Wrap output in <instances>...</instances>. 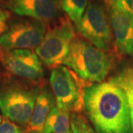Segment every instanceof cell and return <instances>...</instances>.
<instances>
[{
    "instance_id": "obj_1",
    "label": "cell",
    "mask_w": 133,
    "mask_h": 133,
    "mask_svg": "<svg viewBox=\"0 0 133 133\" xmlns=\"http://www.w3.org/2000/svg\"><path fill=\"white\" fill-rule=\"evenodd\" d=\"M84 110L96 133H132L127 96L109 80L86 87Z\"/></svg>"
},
{
    "instance_id": "obj_2",
    "label": "cell",
    "mask_w": 133,
    "mask_h": 133,
    "mask_svg": "<svg viewBox=\"0 0 133 133\" xmlns=\"http://www.w3.org/2000/svg\"><path fill=\"white\" fill-rule=\"evenodd\" d=\"M119 61L115 52L98 48L77 33L63 64L90 85L104 81Z\"/></svg>"
},
{
    "instance_id": "obj_3",
    "label": "cell",
    "mask_w": 133,
    "mask_h": 133,
    "mask_svg": "<svg viewBox=\"0 0 133 133\" xmlns=\"http://www.w3.org/2000/svg\"><path fill=\"white\" fill-rule=\"evenodd\" d=\"M0 84V109L4 118L27 127L33 114L42 82L5 77Z\"/></svg>"
},
{
    "instance_id": "obj_4",
    "label": "cell",
    "mask_w": 133,
    "mask_h": 133,
    "mask_svg": "<svg viewBox=\"0 0 133 133\" xmlns=\"http://www.w3.org/2000/svg\"><path fill=\"white\" fill-rule=\"evenodd\" d=\"M76 35L75 26L66 15L49 24L42 42L36 48L42 63L52 70L62 65Z\"/></svg>"
},
{
    "instance_id": "obj_5",
    "label": "cell",
    "mask_w": 133,
    "mask_h": 133,
    "mask_svg": "<svg viewBox=\"0 0 133 133\" xmlns=\"http://www.w3.org/2000/svg\"><path fill=\"white\" fill-rule=\"evenodd\" d=\"M75 29L78 35L94 46L117 55L105 4L91 0Z\"/></svg>"
},
{
    "instance_id": "obj_6",
    "label": "cell",
    "mask_w": 133,
    "mask_h": 133,
    "mask_svg": "<svg viewBox=\"0 0 133 133\" xmlns=\"http://www.w3.org/2000/svg\"><path fill=\"white\" fill-rule=\"evenodd\" d=\"M50 85L56 99V107L70 112L84 110V89L89 86L65 65L52 70Z\"/></svg>"
},
{
    "instance_id": "obj_7",
    "label": "cell",
    "mask_w": 133,
    "mask_h": 133,
    "mask_svg": "<svg viewBox=\"0 0 133 133\" xmlns=\"http://www.w3.org/2000/svg\"><path fill=\"white\" fill-rule=\"evenodd\" d=\"M0 65L5 70L3 77L14 76L36 82L44 81L42 63L32 50H7L0 46Z\"/></svg>"
},
{
    "instance_id": "obj_8",
    "label": "cell",
    "mask_w": 133,
    "mask_h": 133,
    "mask_svg": "<svg viewBox=\"0 0 133 133\" xmlns=\"http://www.w3.org/2000/svg\"><path fill=\"white\" fill-rule=\"evenodd\" d=\"M48 24L36 19H21L9 25L0 36V46L7 50H33L41 44L48 30Z\"/></svg>"
},
{
    "instance_id": "obj_9",
    "label": "cell",
    "mask_w": 133,
    "mask_h": 133,
    "mask_svg": "<svg viewBox=\"0 0 133 133\" xmlns=\"http://www.w3.org/2000/svg\"><path fill=\"white\" fill-rule=\"evenodd\" d=\"M104 4L117 55L120 60L125 56L133 57V15L119 8L112 0H104Z\"/></svg>"
},
{
    "instance_id": "obj_10",
    "label": "cell",
    "mask_w": 133,
    "mask_h": 133,
    "mask_svg": "<svg viewBox=\"0 0 133 133\" xmlns=\"http://www.w3.org/2000/svg\"><path fill=\"white\" fill-rule=\"evenodd\" d=\"M6 7L16 14L28 16L48 25L63 16L61 0H7Z\"/></svg>"
},
{
    "instance_id": "obj_11",
    "label": "cell",
    "mask_w": 133,
    "mask_h": 133,
    "mask_svg": "<svg viewBox=\"0 0 133 133\" xmlns=\"http://www.w3.org/2000/svg\"><path fill=\"white\" fill-rule=\"evenodd\" d=\"M56 105L52 89L44 81L41 85L37 99L34 106L33 114L27 127L25 133H43L46 120L49 113Z\"/></svg>"
},
{
    "instance_id": "obj_12",
    "label": "cell",
    "mask_w": 133,
    "mask_h": 133,
    "mask_svg": "<svg viewBox=\"0 0 133 133\" xmlns=\"http://www.w3.org/2000/svg\"><path fill=\"white\" fill-rule=\"evenodd\" d=\"M108 80L120 87L127 96L133 133V62L121 66Z\"/></svg>"
},
{
    "instance_id": "obj_13",
    "label": "cell",
    "mask_w": 133,
    "mask_h": 133,
    "mask_svg": "<svg viewBox=\"0 0 133 133\" xmlns=\"http://www.w3.org/2000/svg\"><path fill=\"white\" fill-rule=\"evenodd\" d=\"M43 133H71L70 112L56 105L48 115Z\"/></svg>"
},
{
    "instance_id": "obj_14",
    "label": "cell",
    "mask_w": 133,
    "mask_h": 133,
    "mask_svg": "<svg viewBox=\"0 0 133 133\" xmlns=\"http://www.w3.org/2000/svg\"><path fill=\"white\" fill-rule=\"evenodd\" d=\"M89 4V0H61L62 10L76 25L79 22Z\"/></svg>"
},
{
    "instance_id": "obj_15",
    "label": "cell",
    "mask_w": 133,
    "mask_h": 133,
    "mask_svg": "<svg viewBox=\"0 0 133 133\" xmlns=\"http://www.w3.org/2000/svg\"><path fill=\"white\" fill-rule=\"evenodd\" d=\"M71 133H96L90 122L82 112L71 114Z\"/></svg>"
},
{
    "instance_id": "obj_16",
    "label": "cell",
    "mask_w": 133,
    "mask_h": 133,
    "mask_svg": "<svg viewBox=\"0 0 133 133\" xmlns=\"http://www.w3.org/2000/svg\"><path fill=\"white\" fill-rule=\"evenodd\" d=\"M0 133H25L22 127L11 121L9 119L4 118L0 123Z\"/></svg>"
},
{
    "instance_id": "obj_17",
    "label": "cell",
    "mask_w": 133,
    "mask_h": 133,
    "mask_svg": "<svg viewBox=\"0 0 133 133\" xmlns=\"http://www.w3.org/2000/svg\"><path fill=\"white\" fill-rule=\"evenodd\" d=\"M10 16L11 14L9 10L0 5V36H2L9 28Z\"/></svg>"
},
{
    "instance_id": "obj_18",
    "label": "cell",
    "mask_w": 133,
    "mask_h": 133,
    "mask_svg": "<svg viewBox=\"0 0 133 133\" xmlns=\"http://www.w3.org/2000/svg\"><path fill=\"white\" fill-rule=\"evenodd\" d=\"M119 8L133 15V0H112Z\"/></svg>"
},
{
    "instance_id": "obj_19",
    "label": "cell",
    "mask_w": 133,
    "mask_h": 133,
    "mask_svg": "<svg viewBox=\"0 0 133 133\" xmlns=\"http://www.w3.org/2000/svg\"><path fill=\"white\" fill-rule=\"evenodd\" d=\"M1 121H2V118H1V115H0V123H1Z\"/></svg>"
}]
</instances>
